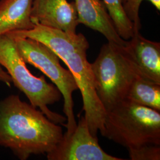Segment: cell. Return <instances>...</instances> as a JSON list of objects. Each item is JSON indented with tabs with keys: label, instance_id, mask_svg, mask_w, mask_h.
Returning a JSON list of instances; mask_svg holds the SVG:
<instances>
[{
	"label": "cell",
	"instance_id": "52a82bcc",
	"mask_svg": "<svg viewBox=\"0 0 160 160\" xmlns=\"http://www.w3.org/2000/svg\"><path fill=\"white\" fill-rule=\"evenodd\" d=\"M48 160H123L106 153L90 131L84 116L74 131L65 133L55 148L47 154Z\"/></svg>",
	"mask_w": 160,
	"mask_h": 160
},
{
	"label": "cell",
	"instance_id": "7a4b0ae2",
	"mask_svg": "<svg viewBox=\"0 0 160 160\" xmlns=\"http://www.w3.org/2000/svg\"><path fill=\"white\" fill-rule=\"evenodd\" d=\"M63 135L58 124L18 96L0 101V145L10 149L20 160L49 153Z\"/></svg>",
	"mask_w": 160,
	"mask_h": 160
},
{
	"label": "cell",
	"instance_id": "9c48e42d",
	"mask_svg": "<svg viewBox=\"0 0 160 160\" xmlns=\"http://www.w3.org/2000/svg\"><path fill=\"white\" fill-rule=\"evenodd\" d=\"M141 77L160 84V43L136 32L123 46Z\"/></svg>",
	"mask_w": 160,
	"mask_h": 160
},
{
	"label": "cell",
	"instance_id": "6da1fadb",
	"mask_svg": "<svg viewBox=\"0 0 160 160\" xmlns=\"http://www.w3.org/2000/svg\"><path fill=\"white\" fill-rule=\"evenodd\" d=\"M14 38H28L43 43L62 59L71 71L81 94L82 110L90 131L94 137L104 130L106 111L97 97L91 63L87 60L89 43L82 33H69L39 24L29 30L8 33Z\"/></svg>",
	"mask_w": 160,
	"mask_h": 160
},
{
	"label": "cell",
	"instance_id": "8fae6325",
	"mask_svg": "<svg viewBox=\"0 0 160 160\" xmlns=\"http://www.w3.org/2000/svg\"><path fill=\"white\" fill-rule=\"evenodd\" d=\"M33 0L0 1V35L34 28L31 19Z\"/></svg>",
	"mask_w": 160,
	"mask_h": 160
},
{
	"label": "cell",
	"instance_id": "7c38bea8",
	"mask_svg": "<svg viewBox=\"0 0 160 160\" xmlns=\"http://www.w3.org/2000/svg\"><path fill=\"white\" fill-rule=\"evenodd\" d=\"M126 99L160 112V84L139 76L132 83Z\"/></svg>",
	"mask_w": 160,
	"mask_h": 160
},
{
	"label": "cell",
	"instance_id": "3957f363",
	"mask_svg": "<svg viewBox=\"0 0 160 160\" xmlns=\"http://www.w3.org/2000/svg\"><path fill=\"white\" fill-rule=\"evenodd\" d=\"M102 135L126 148L160 145V113L125 99L106 112Z\"/></svg>",
	"mask_w": 160,
	"mask_h": 160
},
{
	"label": "cell",
	"instance_id": "8992f818",
	"mask_svg": "<svg viewBox=\"0 0 160 160\" xmlns=\"http://www.w3.org/2000/svg\"><path fill=\"white\" fill-rule=\"evenodd\" d=\"M14 38L24 62L39 69L46 75L63 96V112L67 118V124H64L67 128L65 133H71L77 125L74 113L72 94L78 90L72 73L68 69L63 68L60 64V58L43 43L28 38Z\"/></svg>",
	"mask_w": 160,
	"mask_h": 160
},
{
	"label": "cell",
	"instance_id": "30bf717a",
	"mask_svg": "<svg viewBox=\"0 0 160 160\" xmlns=\"http://www.w3.org/2000/svg\"><path fill=\"white\" fill-rule=\"evenodd\" d=\"M78 22L98 32L109 42L125 46L126 40L118 34L102 0H74Z\"/></svg>",
	"mask_w": 160,
	"mask_h": 160
},
{
	"label": "cell",
	"instance_id": "277c9868",
	"mask_svg": "<svg viewBox=\"0 0 160 160\" xmlns=\"http://www.w3.org/2000/svg\"><path fill=\"white\" fill-rule=\"evenodd\" d=\"M123 46L108 42L91 63L95 90L106 112L126 99L132 83L141 76Z\"/></svg>",
	"mask_w": 160,
	"mask_h": 160
},
{
	"label": "cell",
	"instance_id": "5b68a950",
	"mask_svg": "<svg viewBox=\"0 0 160 160\" xmlns=\"http://www.w3.org/2000/svg\"><path fill=\"white\" fill-rule=\"evenodd\" d=\"M26 63L14 38L9 33L0 35V65L6 69L12 82L28 97L31 105L39 108L52 122L63 125L66 117L48 107L60 101L61 93L56 86L48 83L44 76L38 77L32 74Z\"/></svg>",
	"mask_w": 160,
	"mask_h": 160
},
{
	"label": "cell",
	"instance_id": "ba28073f",
	"mask_svg": "<svg viewBox=\"0 0 160 160\" xmlns=\"http://www.w3.org/2000/svg\"><path fill=\"white\" fill-rule=\"evenodd\" d=\"M30 16L34 24L69 33H77L79 24L74 2L67 0H33Z\"/></svg>",
	"mask_w": 160,
	"mask_h": 160
},
{
	"label": "cell",
	"instance_id": "4fadbf2b",
	"mask_svg": "<svg viewBox=\"0 0 160 160\" xmlns=\"http://www.w3.org/2000/svg\"><path fill=\"white\" fill-rule=\"evenodd\" d=\"M118 34L123 40H129L136 32L134 25L127 17L122 0H102Z\"/></svg>",
	"mask_w": 160,
	"mask_h": 160
},
{
	"label": "cell",
	"instance_id": "5bb4252c",
	"mask_svg": "<svg viewBox=\"0 0 160 160\" xmlns=\"http://www.w3.org/2000/svg\"><path fill=\"white\" fill-rule=\"evenodd\" d=\"M144 0H122V6L127 17L134 25L136 32H139L141 24L139 15L141 2ZM149 1L157 10H160V0H147Z\"/></svg>",
	"mask_w": 160,
	"mask_h": 160
},
{
	"label": "cell",
	"instance_id": "9a60e30c",
	"mask_svg": "<svg viewBox=\"0 0 160 160\" xmlns=\"http://www.w3.org/2000/svg\"><path fill=\"white\" fill-rule=\"evenodd\" d=\"M128 149L132 160H160V145L145 144Z\"/></svg>",
	"mask_w": 160,
	"mask_h": 160
},
{
	"label": "cell",
	"instance_id": "2e32d148",
	"mask_svg": "<svg viewBox=\"0 0 160 160\" xmlns=\"http://www.w3.org/2000/svg\"><path fill=\"white\" fill-rule=\"evenodd\" d=\"M0 81L5 83L8 87H11L12 80L9 74L0 65Z\"/></svg>",
	"mask_w": 160,
	"mask_h": 160
}]
</instances>
